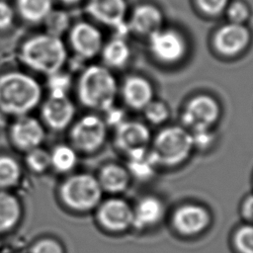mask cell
Listing matches in <instances>:
<instances>
[{
  "mask_svg": "<svg viewBox=\"0 0 253 253\" xmlns=\"http://www.w3.org/2000/svg\"><path fill=\"white\" fill-rule=\"evenodd\" d=\"M120 83L113 70L103 64L85 66L78 77L79 102L89 110L104 113L117 104Z\"/></svg>",
  "mask_w": 253,
  "mask_h": 253,
  "instance_id": "6da1fadb",
  "label": "cell"
},
{
  "mask_svg": "<svg viewBox=\"0 0 253 253\" xmlns=\"http://www.w3.org/2000/svg\"><path fill=\"white\" fill-rule=\"evenodd\" d=\"M195 152L192 133L180 124L166 125L152 134L149 154L158 169L177 168Z\"/></svg>",
  "mask_w": 253,
  "mask_h": 253,
  "instance_id": "7a4b0ae2",
  "label": "cell"
},
{
  "mask_svg": "<svg viewBox=\"0 0 253 253\" xmlns=\"http://www.w3.org/2000/svg\"><path fill=\"white\" fill-rule=\"evenodd\" d=\"M42 99V87L31 75L10 71L0 75V111L13 116L29 115Z\"/></svg>",
  "mask_w": 253,
  "mask_h": 253,
  "instance_id": "3957f363",
  "label": "cell"
},
{
  "mask_svg": "<svg viewBox=\"0 0 253 253\" xmlns=\"http://www.w3.org/2000/svg\"><path fill=\"white\" fill-rule=\"evenodd\" d=\"M21 60L29 68L44 75L61 70L68 58L62 40L44 33L28 39L21 47Z\"/></svg>",
  "mask_w": 253,
  "mask_h": 253,
  "instance_id": "277c9868",
  "label": "cell"
},
{
  "mask_svg": "<svg viewBox=\"0 0 253 253\" xmlns=\"http://www.w3.org/2000/svg\"><path fill=\"white\" fill-rule=\"evenodd\" d=\"M104 192L97 177L90 173H76L65 179L60 186V197L71 210L89 211L96 210Z\"/></svg>",
  "mask_w": 253,
  "mask_h": 253,
  "instance_id": "5b68a950",
  "label": "cell"
},
{
  "mask_svg": "<svg viewBox=\"0 0 253 253\" xmlns=\"http://www.w3.org/2000/svg\"><path fill=\"white\" fill-rule=\"evenodd\" d=\"M222 114L219 101L207 93L190 97L180 112V125L190 132L214 129Z\"/></svg>",
  "mask_w": 253,
  "mask_h": 253,
  "instance_id": "8992f818",
  "label": "cell"
},
{
  "mask_svg": "<svg viewBox=\"0 0 253 253\" xmlns=\"http://www.w3.org/2000/svg\"><path fill=\"white\" fill-rule=\"evenodd\" d=\"M146 41L149 54L162 65L179 64L189 52L187 37L177 28L164 26L150 35Z\"/></svg>",
  "mask_w": 253,
  "mask_h": 253,
  "instance_id": "52a82bcc",
  "label": "cell"
},
{
  "mask_svg": "<svg viewBox=\"0 0 253 253\" xmlns=\"http://www.w3.org/2000/svg\"><path fill=\"white\" fill-rule=\"evenodd\" d=\"M110 127L99 113L81 116L71 126L69 137L71 145L80 152L94 153L107 142Z\"/></svg>",
  "mask_w": 253,
  "mask_h": 253,
  "instance_id": "ba28073f",
  "label": "cell"
},
{
  "mask_svg": "<svg viewBox=\"0 0 253 253\" xmlns=\"http://www.w3.org/2000/svg\"><path fill=\"white\" fill-rule=\"evenodd\" d=\"M212 216L211 211L196 202L179 205L172 212L170 224L174 232L184 238H197L211 227Z\"/></svg>",
  "mask_w": 253,
  "mask_h": 253,
  "instance_id": "9c48e42d",
  "label": "cell"
},
{
  "mask_svg": "<svg viewBox=\"0 0 253 253\" xmlns=\"http://www.w3.org/2000/svg\"><path fill=\"white\" fill-rule=\"evenodd\" d=\"M252 32L248 25L225 22L215 29L211 37L213 51L223 58L242 55L251 45Z\"/></svg>",
  "mask_w": 253,
  "mask_h": 253,
  "instance_id": "30bf717a",
  "label": "cell"
},
{
  "mask_svg": "<svg viewBox=\"0 0 253 253\" xmlns=\"http://www.w3.org/2000/svg\"><path fill=\"white\" fill-rule=\"evenodd\" d=\"M152 133L142 121L126 119L113 128V142L125 158L149 150Z\"/></svg>",
  "mask_w": 253,
  "mask_h": 253,
  "instance_id": "8fae6325",
  "label": "cell"
},
{
  "mask_svg": "<svg viewBox=\"0 0 253 253\" xmlns=\"http://www.w3.org/2000/svg\"><path fill=\"white\" fill-rule=\"evenodd\" d=\"M100 226L112 234H124L132 229V204L123 196L102 200L96 209Z\"/></svg>",
  "mask_w": 253,
  "mask_h": 253,
  "instance_id": "7c38bea8",
  "label": "cell"
},
{
  "mask_svg": "<svg viewBox=\"0 0 253 253\" xmlns=\"http://www.w3.org/2000/svg\"><path fill=\"white\" fill-rule=\"evenodd\" d=\"M69 42L75 56L86 61L100 55L105 39L98 26L80 21L70 28Z\"/></svg>",
  "mask_w": 253,
  "mask_h": 253,
  "instance_id": "4fadbf2b",
  "label": "cell"
},
{
  "mask_svg": "<svg viewBox=\"0 0 253 253\" xmlns=\"http://www.w3.org/2000/svg\"><path fill=\"white\" fill-rule=\"evenodd\" d=\"M88 14L97 23L118 34L129 35L126 28L128 10L126 0H87Z\"/></svg>",
  "mask_w": 253,
  "mask_h": 253,
  "instance_id": "5bb4252c",
  "label": "cell"
},
{
  "mask_svg": "<svg viewBox=\"0 0 253 253\" xmlns=\"http://www.w3.org/2000/svg\"><path fill=\"white\" fill-rule=\"evenodd\" d=\"M166 211V204L159 196H140L132 203V230L142 233L156 228L165 219Z\"/></svg>",
  "mask_w": 253,
  "mask_h": 253,
  "instance_id": "9a60e30c",
  "label": "cell"
},
{
  "mask_svg": "<svg viewBox=\"0 0 253 253\" xmlns=\"http://www.w3.org/2000/svg\"><path fill=\"white\" fill-rule=\"evenodd\" d=\"M119 97L126 108L141 112L155 98V89L146 76L131 73L120 83Z\"/></svg>",
  "mask_w": 253,
  "mask_h": 253,
  "instance_id": "2e32d148",
  "label": "cell"
},
{
  "mask_svg": "<svg viewBox=\"0 0 253 253\" xmlns=\"http://www.w3.org/2000/svg\"><path fill=\"white\" fill-rule=\"evenodd\" d=\"M165 26L163 12L152 3H141L133 8L126 19L129 35L147 39Z\"/></svg>",
  "mask_w": 253,
  "mask_h": 253,
  "instance_id": "e0dca14e",
  "label": "cell"
},
{
  "mask_svg": "<svg viewBox=\"0 0 253 253\" xmlns=\"http://www.w3.org/2000/svg\"><path fill=\"white\" fill-rule=\"evenodd\" d=\"M10 137L17 148L27 152L41 146L45 137V131L38 119L24 115L18 117L11 126Z\"/></svg>",
  "mask_w": 253,
  "mask_h": 253,
  "instance_id": "ac0fdd59",
  "label": "cell"
},
{
  "mask_svg": "<svg viewBox=\"0 0 253 253\" xmlns=\"http://www.w3.org/2000/svg\"><path fill=\"white\" fill-rule=\"evenodd\" d=\"M42 118L43 123L54 130H62L68 127L75 117L74 103L68 96H50L42 106Z\"/></svg>",
  "mask_w": 253,
  "mask_h": 253,
  "instance_id": "d6986e66",
  "label": "cell"
},
{
  "mask_svg": "<svg viewBox=\"0 0 253 253\" xmlns=\"http://www.w3.org/2000/svg\"><path fill=\"white\" fill-rule=\"evenodd\" d=\"M100 56L103 65L111 70H121L128 65L132 58V49L127 41V35L117 34L105 41Z\"/></svg>",
  "mask_w": 253,
  "mask_h": 253,
  "instance_id": "ffe728a7",
  "label": "cell"
},
{
  "mask_svg": "<svg viewBox=\"0 0 253 253\" xmlns=\"http://www.w3.org/2000/svg\"><path fill=\"white\" fill-rule=\"evenodd\" d=\"M96 177L103 192L111 196H123L132 183L125 163L108 162L100 168Z\"/></svg>",
  "mask_w": 253,
  "mask_h": 253,
  "instance_id": "44dd1931",
  "label": "cell"
},
{
  "mask_svg": "<svg viewBox=\"0 0 253 253\" xmlns=\"http://www.w3.org/2000/svg\"><path fill=\"white\" fill-rule=\"evenodd\" d=\"M125 165L132 179V182H148L154 178L159 170L150 156L149 150L144 153L126 157Z\"/></svg>",
  "mask_w": 253,
  "mask_h": 253,
  "instance_id": "7402d4cb",
  "label": "cell"
},
{
  "mask_svg": "<svg viewBox=\"0 0 253 253\" xmlns=\"http://www.w3.org/2000/svg\"><path fill=\"white\" fill-rule=\"evenodd\" d=\"M17 8L26 21L39 23L52 12V0H17Z\"/></svg>",
  "mask_w": 253,
  "mask_h": 253,
  "instance_id": "603a6c76",
  "label": "cell"
},
{
  "mask_svg": "<svg viewBox=\"0 0 253 253\" xmlns=\"http://www.w3.org/2000/svg\"><path fill=\"white\" fill-rule=\"evenodd\" d=\"M49 154L50 167L60 173L73 170L78 163V151L71 144H58Z\"/></svg>",
  "mask_w": 253,
  "mask_h": 253,
  "instance_id": "cb8c5ba5",
  "label": "cell"
},
{
  "mask_svg": "<svg viewBox=\"0 0 253 253\" xmlns=\"http://www.w3.org/2000/svg\"><path fill=\"white\" fill-rule=\"evenodd\" d=\"M21 209L18 200L11 194L0 192V231L13 226L20 216Z\"/></svg>",
  "mask_w": 253,
  "mask_h": 253,
  "instance_id": "d4e9b609",
  "label": "cell"
},
{
  "mask_svg": "<svg viewBox=\"0 0 253 253\" xmlns=\"http://www.w3.org/2000/svg\"><path fill=\"white\" fill-rule=\"evenodd\" d=\"M144 121L148 126H163L169 121L171 111L168 104L156 97L141 111Z\"/></svg>",
  "mask_w": 253,
  "mask_h": 253,
  "instance_id": "484cf974",
  "label": "cell"
},
{
  "mask_svg": "<svg viewBox=\"0 0 253 253\" xmlns=\"http://www.w3.org/2000/svg\"><path fill=\"white\" fill-rule=\"evenodd\" d=\"M22 169L19 162L10 155H0V188H9L18 183Z\"/></svg>",
  "mask_w": 253,
  "mask_h": 253,
  "instance_id": "4316f807",
  "label": "cell"
},
{
  "mask_svg": "<svg viewBox=\"0 0 253 253\" xmlns=\"http://www.w3.org/2000/svg\"><path fill=\"white\" fill-rule=\"evenodd\" d=\"M231 244L236 253H253V223L243 222L231 235Z\"/></svg>",
  "mask_w": 253,
  "mask_h": 253,
  "instance_id": "83f0119b",
  "label": "cell"
},
{
  "mask_svg": "<svg viewBox=\"0 0 253 253\" xmlns=\"http://www.w3.org/2000/svg\"><path fill=\"white\" fill-rule=\"evenodd\" d=\"M25 162L27 167L36 173H42L50 167L49 151L41 146L27 151Z\"/></svg>",
  "mask_w": 253,
  "mask_h": 253,
  "instance_id": "f1b7e54d",
  "label": "cell"
},
{
  "mask_svg": "<svg viewBox=\"0 0 253 253\" xmlns=\"http://www.w3.org/2000/svg\"><path fill=\"white\" fill-rule=\"evenodd\" d=\"M71 84L70 75L61 70L47 75V88L50 96H68Z\"/></svg>",
  "mask_w": 253,
  "mask_h": 253,
  "instance_id": "f546056e",
  "label": "cell"
},
{
  "mask_svg": "<svg viewBox=\"0 0 253 253\" xmlns=\"http://www.w3.org/2000/svg\"><path fill=\"white\" fill-rule=\"evenodd\" d=\"M224 14L226 16L227 22L247 25L251 17V10L245 2L234 1L229 2L224 11Z\"/></svg>",
  "mask_w": 253,
  "mask_h": 253,
  "instance_id": "4dcf8cb0",
  "label": "cell"
},
{
  "mask_svg": "<svg viewBox=\"0 0 253 253\" xmlns=\"http://www.w3.org/2000/svg\"><path fill=\"white\" fill-rule=\"evenodd\" d=\"M195 151L206 152L210 150L215 143L217 136L214 129H207L191 132Z\"/></svg>",
  "mask_w": 253,
  "mask_h": 253,
  "instance_id": "1f68e13d",
  "label": "cell"
},
{
  "mask_svg": "<svg viewBox=\"0 0 253 253\" xmlns=\"http://www.w3.org/2000/svg\"><path fill=\"white\" fill-rule=\"evenodd\" d=\"M198 10L208 17H217L224 14L229 0H195Z\"/></svg>",
  "mask_w": 253,
  "mask_h": 253,
  "instance_id": "d6a6232c",
  "label": "cell"
},
{
  "mask_svg": "<svg viewBox=\"0 0 253 253\" xmlns=\"http://www.w3.org/2000/svg\"><path fill=\"white\" fill-rule=\"evenodd\" d=\"M49 16L53 19L51 20L49 18H46L44 20L47 22L48 28H49L47 33L59 37L60 33H63L66 29H68V25H69L68 17L64 13L57 14V13H52V12L49 14Z\"/></svg>",
  "mask_w": 253,
  "mask_h": 253,
  "instance_id": "836d02e7",
  "label": "cell"
},
{
  "mask_svg": "<svg viewBox=\"0 0 253 253\" xmlns=\"http://www.w3.org/2000/svg\"><path fill=\"white\" fill-rule=\"evenodd\" d=\"M15 12L10 4L0 1V30L10 28L14 22Z\"/></svg>",
  "mask_w": 253,
  "mask_h": 253,
  "instance_id": "e575fe53",
  "label": "cell"
},
{
  "mask_svg": "<svg viewBox=\"0 0 253 253\" xmlns=\"http://www.w3.org/2000/svg\"><path fill=\"white\" fill-rule=\"evenodd\" d=\"M31 253H63L61 246L54 240L46 239L38 242Z\"/></svg>",
  "mask_w": 253,
  "mask_h": 253,
  "instance_id": "d590c367",
  "label": "cell"
},
{
  "mask_svg": "<svg viewBox=\"0 0 253 253\" xmlns=\"http://www.w3.org/2000/svg\"><path fill=\"white\" fill-rule=\"evenodd\" d=\"M239 212L243 222L253 223V193L243 198L239 207Z\"/></svg>",
  "mask_w": 253,
  "mask_h": 253,
  "instance_id": "8d00e7d4",
  "label": "cell"
},
{
  "mask_svg": "<svg viewBox=\"0 0 253 253\" xmlns=\"http://www.w3.org/2000/svg\"><path fill=\"white\" fill-rule=\"evenodd\" d=\"M59 1H61L63 3H66V4H74V3H77L81 0H59Z\"/></svg>",
  "mask_w": 253,
  "mask_h": 253,
  "instance_id": "74e56055",
  "label": "cell"
}]
</instances>
